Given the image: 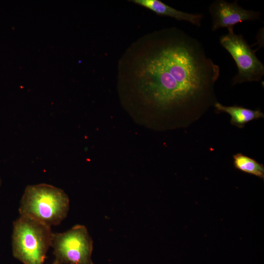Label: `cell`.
<instances>
[{
    "instance_id": "6da1fadb",
    "label": "cell",
    "mask_w": 264,
    "mask_h": 264,
    "mask_svg": "<svg viewBox=\"0 0 264 264\" xmlns=\"http://www.w3.org/2000/svg\"><path fill=\"white\" fill-rule=\"evenodd\" d=\"M148 41L124 91L126 108L152 129L188 128L218 102L220 67L200 42L179 29L154 33Z\"/></svg>"
},
{
    "instance_id": "7a4b0ae2",
    "label": "cell",
    "mask_w": 264,
    "mask_h": 264,
    "mask_svg": "<svg viewBox=\"0 0 264 264\" xmlns=\"http://www.w3.org/2000/svg\"><path fill=\"white\" fill-rule=\"evenodd\" d=\"M69 199L61 189L47 184L28 185L22 197L20 216L49 226L60 224L66 217Z\"/></svg>"
},
{
    "instance_id": "3957f363",
    "label": "cell",
    "mask_w": 264,
    "mask_h": 264,
    "mask_svg": "<svg viewBox=\"0 0 264 264\" xmlns=\"http://www.w3.org/2000/svg\"><path fill=\"white\" fill-rule=\"evenodd\" d=\"M52 235L50 226L20 216L13 223V257L23 264H44Z\"/></svg>"
},
{
    "instance_id": "277c9868",
    "label": "cell",
    "mask_w": 264,
    "mask_h": 264,
    "mask_svg": "<svg viewBox=\"0 0 264 264\" xmlns=\"http://www.w3.org/2000/svg\"><path fill=\"white\" fill-rule=\"evenodd\" d=\"M51 246L55 260L63 264H94L93 241L83 225L76 224L62 233H53Z\"/></svg>"
},
{
    "instance_id": "5b68a950",
    "label": "cell",
    "mask_w": 264,
    "mask_h": 264,
    "mask_svg": "<svg viewBox=\"0 0 264 264\" xmlns=\"http://www.w3.org/2000/svg\"><path fill=\"white\" fill-rule=\"evenodd\" d=\"M220 43L232 56L238 67V73L232 79L233 85L261 80L264 75V66L242 35L228 31L220 38Z\"/></svg>"
},
{
    "instance_id": "8992f818",
    "label": "cell",
    "mask_w": 264,
    "mask_h": 264,
    "mask_svg": "<svg viewBox=\"0 0 264 264\" xmlns=\"http://www.w3.org/2000/svg\"><path fill=\"white\" fill-rule=\"evenodd\" d=\"M212 20V30L226 27L228 31H234V26L244 21H255L260 18L259 11L243 9L238 4L237 0L229 2L224 0H216L209 7Z\"/></svg>"
},
{
    "instance_id": "52a82bcc",
    "label": "cell",
    "mask_w": 264,
    "mask_h": 264,
    "mask_svg": "<svg viewBox=\"0 0 264 264\" xmlns=\"http://www.w3.org/2000/svg\"><path fill=\"white\" fill-rule=\"evenodd\" d=\"M131 1L143 6L155 14L170 17L178 21H184L198 27L201 26V14H193L176 9L159 0H133Z\"/></svg>"
},
{
    "instance_id": "ba28073f",
    "label": "cell",
    "mask_w": 264,
    "mask_h": 264,
    "mask_svg": "<svg viewBox=\"0 0 264 264\" xmlns=\"http://www.w3.org/2000/svg\"><path fill=\"white\" fill-rule=\"evenodd\" d=\"M219 112L228 113L231 117L230 123L239 128H243L247 123L264 117L260 109L251 110L237 105L226 106L218 101L213 106Z\"/></svg>"
},
{
    "instance_id": "9c48e42d",
    "label": "cell",
    "mask_w": 264,
    "mask_h": 264,
    "mask_svg": "<svg viewBox=\"0 0 264 264\" xmlns=\"http://www.w3.org/2000/svg\"><path fill=\"white\" fill-rule=\"evenodd\" d=\"M235 168L241 171L255 176L261 179L264 178V166L254 159L242 153L233 156Z\"/></svg>"
},
{
    "instance_id": "30bf717a",
    "label": "cell",
    "mask_w": 264,
    "mask_h": 264,
    "mask_svg": "<svg viewBox=\"0 0 264 264\" xmlns=\"http://www.w3.org/2000/svg\"><path fill=\"white\" fill-rule=\"evenodd\" d=\"M52 264H62V263H60V262H58V261L55 260L54 261L53 263H52Z\"/></svg>"
},
{
    "instance_id": "8fae6325",
    "label": "cell",
    "mask_w": 264,
    "mask_h": 264,
    "mask_svg": "<svg viewBox=\"0 0 264 264\" xmlns=\"http://www.w3.org/2000/svg\"><path fill=\"white\" fill-rule=\"evenodd\" d=\"M0 185H1V180H0Z\"/></svg>"
}]
</instances>
